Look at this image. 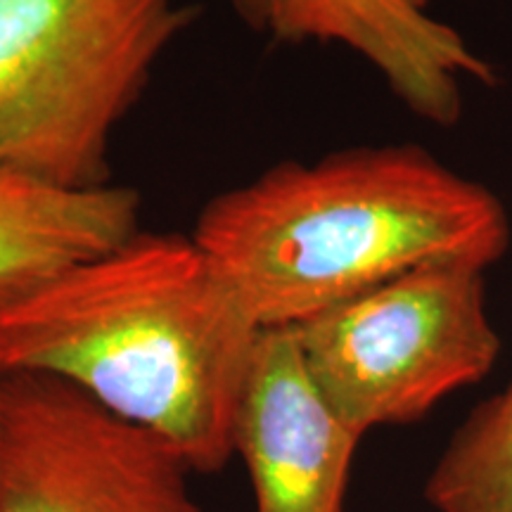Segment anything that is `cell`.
I'll use <instances>...</instances> for the list:
<instances>
[{"label":"cell","instance_id":"9c48e42d","mask_svg":"<svg viewBox=\"0 0 512 512\" xmlns=\"http://www.w3.org/2000/svg\"><path fill=\"white\" fill-rule=\"evenodd\" d=\"M425 498L437 512H512V382L460 422Z\"/></svg>","mask_w":512,"mask_h":512},{"label":"cell","instance_id":"52a82bcc","mask_svg":"<svg viewBox=\"0 0 512 512\" xmlns=\"http://www.w3.org/2000/svg\"><path fill=\"white\" fill-rule=\"evenodd\" d=\"M361 439L318 392L294 332L261 330L233 430L254 512H342Z\"/></svg>","mask_w":512,"mask_h":512},{"label":"cell","instance_id":"277c9868","mask_svg":"<svg viewBox=\"0 0 512 512\" xmlns=\"http://www.w3.org/2000/svg\"><path fill=\"white\" fill-rule=\"evenodd\" d=\"M486 268L430 261L290 328L330 408L361 437L425 418L501 354Z\"/></svg>","mask_w":512,"mask_h":512},{"label":"cell","instance_id":"7a4b0ae2","mask_svg":"<svg viewBox=\"0 0 512 512\" xmlns=\"http://www.w3.org/2000/svg\"><path fill=\"white\" fill-rule=\"evenodd\" d=\"M192 238L261 330L297 328L430 261L489 271L512 242L501 197L415 143L278 162L204 204Z\"/></svg>","mask_w":512,"mask_h":512},{"label":"cell","instance_id":"3957f363","mask_svg":"<svg viewBox=\"0 0 512 512\" xmlns=\"http://www.w3.org/2000/svg\"><path fill=\"white\" fill-rule=\"evenodd\" d=\"M195 17L181 0H0V164L110 185L114 133Z\"/></svg>","mask_w":512,"mask_h":512},{"label":"cell","instance_id":"8992f818","mask_svg":"<svg viewBox=\"0 0 512 512\" xmlns=\"http://www.w3.org/2000/svg\"><path fill=\"white\" fill-rule=\"evenodd\" d=\"M278 43H325L361 57L415 117L439 128L463 119L465 88L494 86L496 69L432 12L434 0H230Z\"/></svg>","mask_w":512,"mask_h":512},{"label":"cell","instance_id":"ba28073f","mask_svg":"<svg viewBox=\"0 0 512 512\" xmlns=\"http://www.w3.org/2000/svg\"><path fill=\"white\" fill-rule=\"evenodd\" d=\"M140 230L128 185L69 190L0 164V292L119 245Z\"/></svg>","mask_w":512,"mask_h":512},{"label":"cell","instance_id":"6da1fadb","mask_svg":"<svg viewBox=\"0 0 512 512\" xmlns=\"http://www.w3.org/2000/svg\"><path fill=\"white\" fill-rule=\"evenodd\" d=\"M259 323L200 242L136 230L0 292V373L53 375L171 441L197 475L235 456Z\"/></svg>","mask_w":512,"mask_h":512},{"label":"cell","instance_id":"5b68a950","mask_svg":"<svg viewBox=\"0 0 512 512\" xmlns=\"http://www.w3.org/2000/svg\"><path fill=\"white\" fill-rule=\"evenodd\" d=\"M178 448L74 384L0 373V512H202Z\"/></svg>","mask_w":512,"mask_h":512}]
</instances>
